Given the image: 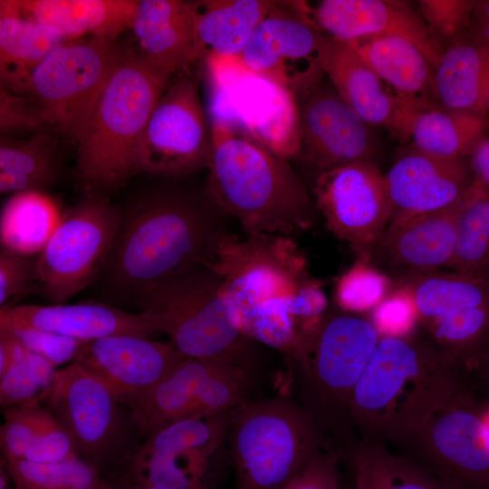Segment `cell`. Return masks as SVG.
<instances>
[{"instance_id":"obj_1","label":"cell","mask_w":489,"mask_h":489,"mask_svg":"<svg viewBox=\"0 0 489 489\" xmlns=\"http://www.w3.org/2000/svg\"><path fill=\"white\" fill-rule=\"evenodd\" d=\"M222 279L245 336L297 355L321 324L328 301L292 237L223 232L202 263Z\"/></svg>"},{"instance_id":"obj_2","label":"cell","mask_w":489,"mask_h":489,"mask_svg":"<svg viewBox=\"0 0 489 489\" xmlns=\"http://www.w3.org/2000/svg\"><path fill=\"white\" fill-rule=\"evenodd\" d=\"M205 199L177 191L145 195L121 212L103 269L113 297L137 300L202 264L220 235L224 217Z\"/></svg>"},{"instance_id":"obj_3","label":"cell","mask_w":489,"mask_h":489,"mask_svg":"<svg viewBox=\"0 0 489 489\" xmlns=\"http://www.w3.org/2000/svg\"><path fill=\"white\" fill-rule=\"evenodd\" d=\"M466 386L426 339L380 338L352 396V426L361 437L406 444Z\"/></svg>"},{"instance_id":"obj_4","label":"cell","mask_w":489,"mask_h":489,"mask_svg":"<svg viewBox=\"0 0 489 489\" xmlns=\"http://www.w3.org/2000/svg\"><path fill=\"white\" fill-rule=\"evenodd\" d=\"M206 191L247 235L291 236L310 229L315 211L299 177L283 158L239 127L211 120Z\"/></svg>"},{"instance_id":"obj_5","label":"cell","mask_w":489,"mask_h":489,"mask_svg":"<svg viewBox=\"0 0 489 489\" xmlns=\"http://www.w3.org/2000/svg\"><path fill=\"white\" fill-rule=\"evenodd\" d=\"M170 78L134 52L125 53L77 143V174L87 197H104L137 173L140 139Z\"/></svg>"},{"instance_id":"obj_6","label":"cell","mask_w":489,"mask_h":489,"mask_svg":"<svg viewBox=\"0 0 489 489\" xmlns=\"http://www.w3.org/2000/svg\"><path fill=\"white\" fill-rule=\"evenodd\" d=\"M380 337L369 320L351 313L325 314L298 364V403L343 456L352 439L350 405L355 388Z\"/></svg>"},{"instance_id":"obj_7","label":"cell","mask_w":489,"mask_h":489,"mask_svg":"<svg viewBox=\"0 0 489 489\" xmlns=\"http://www.w3.org/2000/svg\"><path fill=\"white\" fill-rule=\"evenodd\" d=\"M227 448L237 489H282L316 454L333 451L304 409L284 397L247 399L230 410Z\"/></svg>"},{"instance_id":"obj_8","label":"cell","mask_w":489,"mask_h":489,"mask_svg":"<svg viewBox=\"0 0 489 489\" xmlns=\"http://www.w3.org/2000/svg\"><path fill=\"white\" fill-rule=\"evenodd\" d=\"M427 340L470 385L489 388V280L455 272L403 275Z\"/></svg>"},{"instance_id":"obj_9","label":"cell","mask_w":489,"mask_h":489,"mask_svg":"<svg viewBox=\"0 0 489 489\" xmlns=\"http://www.w3.org/2000/svg\"><path fill=\"white\" fill-rule=\"evenodd\" d=\"M158 332L187 358L244 360L240 314L221 277L199 264L137 300Z\"/></svg>"},{"instance_id":"obj_10","label":"cell","mask_w":489,"mask_h":489,"mask_svg":"<svg viewBox=\"0 0 489 489\" xmlns=\"http://www.w3.org/2000/svg\"><path fill=\"white\" fill-rule=\"evenodd\" d=\"M124 55L116 40L88 36L66 42L41 62L19 94L45 129L77 145Z\"/></svg>"},{"instance_id":"obj_11","label":"cell","mask_w":489,"mask_h":489,"mask_svg":"<svg viewBox=\"0 0 489 489\" xmlns=\"http://www.w3.org/2000/svg\"><path fill=\"white\" fill-rule=\"evenodd\" d=\"M228 412L181 418L145 435L120 483L164 489H216L230 465Z\"/></svg>"},{"instance_id":"obj_12","label":"cell","mask_w":489,"mask_h":489,"mask_svg":"<svg viewBox=\"0 0 489 489\" xmlns=\"http://www.w3.org/2000/svg\"><path fill=\"white\" fill-rule=\"evenodd\" d=\"M211 85V120L228 121L286 158L300 148L296 97L275 81L256 73L236 57L205 63Z\"/></svg>"},{"instance_id":"obj_13","label":"cell","mask_w":489,"mask_h":489,"mask_svg":"<svg viewBox=\"0 0 489 489\" xmlns=\"http://www.w3.org/2000/svg\"><path fill=\"white\" fill-rule=\"evenodd\" d=\"M250 379L244 360L238 358H187L125 406L134 427L147 435L181 418L232 410L247 400Z\"/></svg>"},{"instance_id":"obj_14","label":"cell","mask_w":489,"mask_h":489,"mask_svg":"<svg viewBox=\"0 0 489 489\" xmlns=\"http://www.w3.org/2000/svg\"><path fill=\"white\" fill-rule=\"evenodd\" d=\"M120 216L101 197H87L61 216L35 259L36 283L47 299L65 303L103 271Z\"/></svg>"},{"instance_id":"obj_15","label":"cell","mask_w":489,"mask_h":489,"mask_svg":"<svg viewBox=\"0 0 489 489\" xmlns=\"http://www.w3.org/2000/svg\"><path fill=\"white\" fill-rule=\"evenodd\" d=\"M483 391L464 387L406 444L415 461L454 489H489V438Z\"/></svg>"},{"instance_id":"obj_16","label":"cell","mask_w":489,"mask_h":489,"mask_svg":"<svg viewBox=\"0 0 489 489\" xmlns=\"http://www.w3.org/2000/svg\"><path fill=\"white\" fill-rule=\"evenodd\" d=\"M211 122L201 103L198 81L185 75L168 84L145 127L137 173L177 177L207 168Z\"/></svg>"},{"instance_id":"obj_17","label":"cell","mask_w":489,"mask_h":489,"mask_svg":"<svg viewBox=\"0 0 489 489\" xmlns=\"http://www.w3.org/2000/svg\"><path fill=\"white\" fill-rule=\"evenodd\" d=\"M45 399L80 457L101 469L120 455L132 422L119 397L99 377L71 362L56 370Z\"/></svg>"},{"instance_id":"obj_18","label":"cell","mask_w":489,"mask_h":489,"mask_svg":"<svg viewBox=\"0 0 489 489\" xmlns=\"http://www.w3.org/2000/svg\"><path fill=\"white\" fill-rule=\"evenodd\" d=\"M314 197L327 228L367 259L392 213L387 179L378 166L360 161L322 172Z\"/></svg>"},{"instance_id":"obj_19","label":"cell","mask_w":489,"mask_h":489,"mask_svg":"<svg viewBox=\"0 0 489 489\" xmlns=\"http://www.w3.org/2000/svg\"><path fill=\"white\" fill-rule=\"evenodd\" d=\"M319 33L343 42L379 34L403 37L436 66L443 49L417 8L397 0H321L280 2Z\"/></svg>"},{"instance_id":"obj_20","label":"cell","mask_w":489,"mask_h":489,"mask_svg":"<svg viewBox=\"0 0 489 489\" xmlns=\"http://www.w3.org/2000/svg\"><path fill=\"white\" fill-rule=\"evenodd\" d=\"M300 98L296 157L320 174L355 162L373 161L377 148L372 127L331 85L319 81Z\"/></svg>"},{"instance_id":"obj_21","label":"cell","mask_w":489,"mask_h":489,"mask_svg":"<svg viewBox=\"0 0 489 489\" xmlns=\"http://www.w3.org/2000/svg\"><path fill=\"white\" fill-rule=\"evenodd\" d=\"M324 34L278 5L256 27L238 57L297 99L321 81L319 52Z\"/></svg>"},{"instance_id":"obj_22","label":"cell","mask_w":489,"mask_h":489,"mask_svg":"<svg viewBox=\"0 0 489 489\" xmlns=\"http://www.w3.org/2000/svg\"><path fill=\"white\" fill-rule=\"evenodd\" d=\"M186 359L170 341L115 335L86 342L74 361L108 384L125 406L158 384Z\"/></svg>"},{"instance_id":"obj_23","label":"cell","mask_w":489,"mask_h":489,"mask_svg":"<svg viewBox=\"0 0 489 489\" xmlns=\"http://www.w3.org/2000/svg\"><path fill=\"white\" fill-rule=\"evenodd\" d=\"M385 177L392 204L388 225L452 206L475 181L467 158H442L414 147L397 158Z\"/></svg>"},{"instance_id":"obj_24","label":"cell","mask_w":489,"mask_h":489,"mask_svg":"<svg viewBox=\"0 0 489 489\" xmlns=\"http://www.w3.org/2000/svg\"><path fill=\"white\" fill-rule=\"evenodd\" d=\"M463 197L446 208L388 225L367 259L400 276L451 269Z\"/></svg>"},{"instance_id":"obj_25","label":"cell","mask_w":489,"mask_h":489,"mask_svg":"<svg viewBox=\"0 0 489 489\" xmlns=\"http://www.w3.org/2000/svg\"><path fill=\"white\" fill-rule=\"evenodd\" d=\"M31 328L82 341L115 335L158 333L143 312L131 313L102 302L22 304L0 310V330Z\"/></svg>"},{"instance_id":"obj_26","label":"cell","mask_w":489,"mask_h":489,"mask_svg":"<svg viewBox=\"0 0 489 489\" xmlns=\"http://www.w3.org/2000/svg\"><path fill=\"white\" fill-rule=\"evenodd\" d=\"M319 65L340 97L366 123L401 137L405 122L401 101L347 42L324 35Z\"/></svg>"},{"instance_id":"obj_27","label":"cell","mask_w":489,"mask_h":489,"mask_svg":"<svg viewBox=\"0 0 489 489\" xmlns=\"http://www.w3.org/2000/svg\"><path fill=\"white\" fill-rule=\"evenodd\" d=\"M134 53L158 72L172 76L196 62L192 3L141 0L132 26Z\"/></svg>"},{"instance_id":"obj_28","label":"cell","mask_w":489,"mask_h":489,"mask_svg":"<svg viewBox=\"0 0 489 489\" xmlns=\"http://www.w3.org/2000/svg\"><path fill=\"white\" fill-rule=\"evenodd\" d=\"M347 43L397 95L407 118L435 107V66L411 42L398 35L379 34Z\"/></svg>"},{"instance_id":"obj_29","label":"cell","mask_w":489,"mask_h":489,"mask_svg":"<svg viewBox=\"0 0 489 489\" xmlns=\"http://www.w3.org/2000/svg\"><path fill=\"white\" fill-rule=\"evenodd\" d=\"M196 62L238 58L259 24L277 6L263 0L191 1Z\"/></svg>"},{"instance_id":"obj_30","label":"cell","mask_w":489,"mask_h":489,"mask_svg":"<svg viewBox=\"0 0 489 489\" xmlns=\"http://www.w3.org/2000/svg\"><path fill=\"white\" fill-rule=\"evenodd\" d=\"M489 49L470 32L443 50L434 68L435 107L487 115Z\"/></svg>"},{"instance_id":"obj_31","label":"cell","mask_w":489,"mask_h":489,"mask_svg":"<svg viewBox=\"0 0 489 489\" xmlns=\"http://www.w3.org/2000/svg\"><path fill=\"white\" fill-rule=\"evenodd\" d=\"M69 41L57 28L24 14L17 0H1V83L20 93L41 62Z\"/></svg>"},{"instance_id":"obj_32","label":"cell","mask_w":489,"mask_h":489,"mask_svg":"<svg viewBox=\"0 0 489 489\" xmlns=\"http://www.w3.org/2000/svg\"><path fill=\"white\" fill-rule=\"evenodd\" d=\"M21 11L62 32L70 41L92 36L116 40L131 29L138 1L19 0Z\"/></svg>"},{"instance_id":"obj_33","label":"cell","mask_w":489,"mask_h":489,"mask_svg":"<svg viewBox=\"0 0 489 489\" xmlns=\"http://www.w3.org/2000/svg\"><path fill=\"white\" fill-rule=\"evenodd\" d=\"M0 428L4 460L52 464L78 457L73 443L49 408L39 403L5 408Z\"/></svg>"},{"instance_id":"obj_34","label":"cell","mask_w":489,"mask_h":489,"mask_svg":"<svg viewBox=\"0 0 489 489\" xmlns=\"http://www.w3.org/2000/svg\"><path fill=\"white\" fill-rule=\"evenodd\" d=\"M487 115L437 107L415 112L408 120L404 139L415 149L442 158H468L487 135Z\"/></svg>"},{"instance_id":"obj_35","label":"cell","mask_w":489,"mask_h":489,"mask_svg":"<svg viewBox=\"0 0 489 489\" xmlns=\"http://www.w3.org/2000/svg\"><path fill=\"white\" fill-rule=\"evenodd\" d=\"M344 456L353 489H454L415 460L391 453L380 441L361 437Z\"/></svg>"},{"instance_id":"obj_36","label":"cell","mask_w":489,"mask_h":489,"mask_svg":"<svg viewBox=\"0 0 489 489\" xmlns=\"http://www.w3.org/2000/svg\"><path fill=\"white\" fill-rule=\"evenodd\" d=\"M58 136L41 129L25 139L0 138V192H43L58 177Z\"/></svg>"},{"instance_id":"obj_37","label":"cell","mask_w":489,"mask_h":489,"mask_svg":"<svg viewBox=\"0 0 489 489\" xmlns=\"http://www.w3.org/2000/svg\"><path fill=\"white\" fill-rule=\"evenodd\" d=\"M61 216L53 199L43 192L14 194L1 214L2 246L28 255L40 253Z\"/></svg>"},{"instance_id":"obj_38","label":"cell","mask_w":489,"mask_h":489,"mask_svg":"<svg viewBox=\"0 0 489 489\" xmlns=\"http://www.w3.org/2000/svg\"><path fill=\"white\" fill-rule=\"evenodd\" d=\"M450 270L489 280V189L475 179L461 203Z\"/></svg>"},{"instance_id":"obj_39","label":"cell","mask_w":489,"mask_h":489,"mask_svg":"<svg viewBox=\"0 0 489 489\" xmlns=\"http://www.w3.org/2000/svg\"><path fill=\"white\" fill-rule=\"evenodd\" d=\"M4 463L15 489H118L100 468L80 456L52 464Z\"/></svg>"},{"instance_id":"obj_40","label":"cell","mask_w":489,"mask_h":489,"mask_svg":"<svg viewBox=\"0 0 489 489\" xmlns=\"http://www.w3.org/2000/svg\"><path fill=\"white\" fill-rule=\"evenodd\" d=\"M16 340V339H15ZM56 367L16 340L12 363L0 378V405L8 408L39 403L54 380Z\"/></svg>"},{"instance_id":"obj_41","label":"cell","mask_w":489,"mask_h":489,"mask_svg":"<svg viewBox=\"0 0 489 489\" xmlns=\"http://www.w3.org/2000/svg\"><path fill=\"white\" fill-rule=\"evenodd\" d=\"M389 280L369 260L360 258L337 282L336 302L343 310H373L388 294Z\"/></svg>"},{"instance_id":"obj_42","label":"cell","mask_w":489,"mask_h":489,"mask_svg":"<svg viewBox=\"0 0 489 489\" xmlns=\"http://www.w3.org/2000/svg\"><path fill=\"white\" fill-rule=\"evenodd\" d=\"M475 0H419L417 9L444 50L469 32Z\"/></svg>"},{"instance_id":"obj_43","label":"cell","mask_w":489,"mask_h":489,"mask_svg":"<svg viewBox=\"0 0 489 489\" xmlns=\"http://www.w3.org/2000/svg\"><path fill=\"white\" fill-rule=\"evenodd\" d=\"M369 321L380 338L412 335L418 324V316L411 293L406 288L397 285L373 309Z\"/></svg>"},{"instance_id":"obj_44","label":"cell","mask_w":489,"mask_h":489,"mask_svg":"<svg viewBox=\"0 0 489 489\" xmlns=\"http://www.w3.org/2000/svg\"><path fill=\"white\" fill-rule=\"evenodd\" d=\"M5 331H10L24 348L44 358L55 367L69 361L73 362L86 343V341L63 335L31 328Z\"/></svg>"},{"instance_id":"obj_45","label":"cell","mask_w":489,"mask_h":489,"mask_svg":"<svg viewBox=\"0 0 489 489\" xmlns=\"http://www.w3.org/2000/svg\"><path fill=\"white\" fill-rule=\"evenodd\" d=\"M41 129H45L43 124L27 99L0 83L1 135L16 138Z\"/></svg>"},{"instance_id":"obj_46","label":"cell","mask_w":489,"mask_h":489,"mask_svg":"<svg viewBox=\"0 0 489 489\" xmlns=\"http://www.w3.org/2000/svg\"><path fill=\"white\" fill-rule=\"evenodd\" d=\"M36 260L2 246L0 251V305L24 293L36 282Z\"/></svg>"},{"instance_id":"obj_47","label":"cell","mask_w":489,"mask_h":489,"mask_svg":"<svg viewBox=\"0 0 489 489\" xmlns=\"http://www.w3.org/2000/svg\"><path fill=\"white\" fill-rule=\"evenodd\" d=\"M340 458L333 451L321 450L282 489H342L338 467Z\"/></svg>"},{"instance_id":"obj_48","label":"cell","mask_w":489,"mask_h":489,"mask_svg":"<svg viewBox=\"0 0 489 489\" xmlns=\"http://www.w3.org/2000/svg\"><path fill=\"white\" fill-rule=\"evenodd\" d=\"M475 179L489 189V137L482 139L468 156Z\"/></svg>"},{"instance_id":"obj_49","label":"cell","mask_w":489,"mask_h":489,"mask_svg":"<svg viewBox=\"0 0 489 489\" xmlns=\"http://www.w3.org/2000/svg\"><path fill=\"white\" fill-rule=\"evenodd\" d=\"M16 340L8 331L0 330V378L8 370L14 353Z\"/></svg>"},{"instance_id":"obj_50","label":"cell","mask_w":489,"mask_h":489,"mask_svg":"<svg viewBox=\"0 0 489 489\" xmlns=\"http://www.w3.org/2000/svg\"><path fill=\"white\" fill-rule=\"evenodd\" d=\"M469 32L489 49V21H472Z\"/></svg>"},{"instance_id":"obj_51","label":"cell","mask_w":489,"mask_h":489,"mask_svg":"<svg viewBox=\"0 0 489 489\" xmlns=\"http://www.w3.org/2000/svg\"><path fill=\"white\" fill-rule=\"evenodd\" d=\"M482 416L489 438V390L485 391L482 396Z\"/></svg>"},{"instance_id":"obj_52","label":"cell","mask_w":489,"mask_h":489,"mask_svg":"<svg viewBox=\"0 0 489 489\" xmlns=\"http://www.w3.org/2000/svg\"><path fill=\"white\" fill-rule=\"evenodd\" d=\"M118 489H164L156 486L134 484V483H120L116 484Z\"/></svg>"},{"instance_id":"obj_53","label":"cell","mask_w":489,"mask_h":489,"mask_svg":"<svg viewBox=\"0 0 489 489\" xmlns=\"http://www.w3.org/2000/svg\"><path fill=\"white\" fill-rule=\"evenodd\" d=\"M486 100H487V107H488V110H489V85H488V89H487Z\"/></svg>"}]
</instances>
